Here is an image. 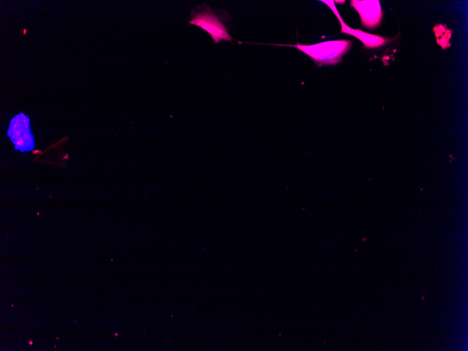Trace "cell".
I'll list each match as a JSON object with an SVG mask.
<instances>
[{
    "label": "cell",
    "instance_id": "obj_1",
    "mask_svg": "<svg viewBox=\"0 0 468 351\" xmlns=\"http://www.w3.org/2000/svg\"><path fill=\"white\" fill-rule=\"evenodd\" d=\"M275 46H284L295 47L310 56L317 65L336 64L350 48L351 41L335 40L328 41L312 45H296L274 44Z\"/></svg>",
    "mask_w": 468,
    "mask_h": 351
},
{
    "label": "cell",
    "instance_id": "obj_4",
    "mask_svg": "<svg viewBox=\"0 0 468 351\" xmlns=\"http://www.w3.org/2000/svg\"><path fill=\"white\" fill-rule=\"evenodd\" d=\"M326 4L329 6V7L332 10V11L334 13L335 15L338 18L340 25H341V30L340 32L342 33H345L348 34H351L352 36L357 38L359 40H360L365 48H376L378 46H382L387 43L390 39L371 34L369 33L364 32L360 29H352L350 27H348L343 20L341 16L340 15L338 10L336 9V7L334 4L333 1H328V0H324L322 1Z\"/></svg>",
    "mask_w": 468,
    "mask_h": 351
},
{
    "label": "cell",
    "instance_id": "obj_2",
    "mask_svg": "<svg viewBox=\"0 0 468 351\" xmlns=\"http://www.w3.org/2000/svg\"><path fill=\"white\" fill-rule=\"evenodd\" d=\"M188 23L207 32L215 44L223 40L229 42L233 40L222 20L207 5L202 4L194 8L191 12Z\"/></svg>",
    "mask_w": 468,
    "mask_h": 351
},
{
    "label": "cell",
    "instance_id": "obj_3",
    "mask_svg": "<svg viewBox=\"0 0 468 351\" xmlns=\"http://www.w3.org/2000/svg\"><path fill=\"white\" fill-rule=\"evenodd\" d=\"M13 118L8 128V136L15 145V149L22 152L30 151L34 149V140L30 132L29 119L24 113H20Z\"/></svg>",
    "mask_w": 468,
    "mask_h": 351
},
{
    "label": "cell",
    "instance_id": "obj_5",
    "mask_svg": "<svg viewBox=\"0 0 468 351\" xmlns=\"http://www.w3.org/2000/svg\"><path fill=\"white\" fill-rule=\"evenodd\" d=\"M350 2L351 5L359 13L364 26L373 28L380 22L382 11L378 0H353Z\"/></svg>",
    "mask_w": 468,
    "mask_h": 351
}]
</instances>
